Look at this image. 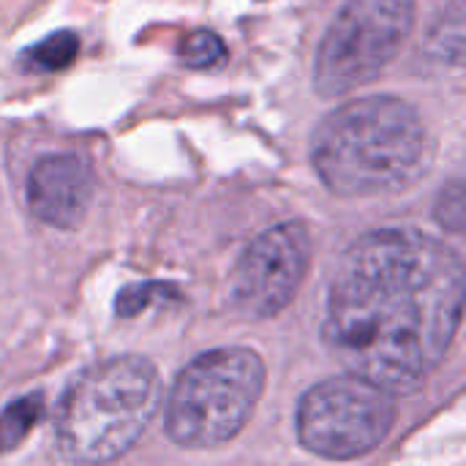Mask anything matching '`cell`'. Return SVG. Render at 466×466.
Masks as SVG:
<instances>
[{"mask_svg":"<svg viewBox=\"0 0 466 466\" xmlns=\"http://www.w3.org/2000/svg\"><path fill=\"white\" fill-rule=\"evenodd\" d=\"M464 292V262L442 240L369 232L333 268L322 339L350 374L393 396L415 393L459 333Z\"/></svg>","mask_w":466,"mask_h":466,"instance_id":"6da1fadb","label":"cell"},{"mask_svg":"<svg viewBox=\"0 0 466 466\" xmlns=\"http://www.w3.org/2000/svg\"><path fill=\"white\" fill-rule=\"evenodd\" d=\"M311 164L344 199L388 197L429 175L434 139L412 104L396 96L352 98L317 126Z\"/></svg>","mask_w":466,"mask_h":466,"instance_id":"7a4b0ae2","label":"cell"},{"mask_svg":"<svg viewBox=\"0 0 466 466\" xmlns=\"http://www.w3.org/2000/svg\"><path fill=\"white\" fill-rule=\"evenodd\" d=\"M161 404L156 366L139 355L101 360L71 380L55 412V445L66 461L104 464L126 456Z\"/></svg>","mask_w":466,"mask_h":466,"instance_id":"3957f363","label":"cell"},{"mask_svg":"<svg viewBox=\"0 0 466 466\" xmlns=\"http://www.w3.org/2000/svg\"><path fill=\"white\" fill-rule=\"evenodd\" d=\"M265 390V363L254 350L227 347L194 358L167 399V434L180 448H218L235 440Z\"/></svg>","mask_w":466,"mask_h":466,"instance_id":"277c9868","label":"cell"},{"mask_svg":"<svg viewBox=\"0 0 466 466\" xmlns=\"http://www.w3.org/2000/svg\"><path fill=\"white\" fill-rule=\"evenodd\" d=\"M415 25V0H347L330 22L314 63L322 96H347L399 55Z\"/></svg>","mask_w":466,"mask_h":466,"instance_id":"5b68a950","label":"cell"},{"mask_svg":"<svg viewBox=\"0 0 466 466\" xmlns=\"http://www.w3.org/2000/svg\"><path fill=\"white\" fill-rule=\"evenodd\" d=\"M396 423V401L385 388L358 377L314 385L298 407V440L322 459L347 461L371 453Z\"/></svg>","mask_w":466,"mask_h":466,"instance_id":"8992f818","label":"cell"},{"mask_svg":"<svg viewBox=\"0 0 466 466\" xmlns=\"http://www.w3.org/2000/svg\"><path fill=\"white\" fill-rule=\"evenodd\" d=\"M311 262V235L303 224L265 229L235 265L229 279L232 306L248 319L284 311L300 289Z\"/></svg>","mask_w":466,"mask_h":466,"instance_id":"52a82bcc","label":"cell"},{"mask_svg":"<svg viewBox=\"0 0 466 466\" xmlns=\"http://www.w3.org/2000/svg\"><path fill=\"white\" fill-rule=\"evenodd\" d=\"M93 191L90 164L71 153L44 156L27 175V208L55 229H74L85 218Z\"/></svg>","mask_w":466,"mask_h":466,"instance_id":"ba28073f","label":"cell"},{"mask_svg":"<svg viewBox=\"0 0 466 466\" xmlns=\"http://www.w3.org/2000/svg\"><path fill=\"white\" fill-rule=\"evenodd\" d=\"M76 52H79V38H76V33H71V30H57V33L41 38L38 44L27 46L25 55H22V63H25V68H30V71H46V74H52V71L68 68V66L74 63Z\"/></svg>","mask_w":466,"mask_h":466,"instance_id":"9c48e42d","label":"cell"},{"mask_svg":"<svg viewBox=\"0 0 466 466\" xmlns=\"http://www.w3.org/2000/svg\"><path fill=\"white\" fill-rule=\"evenodd\" d=\"M41 415H44V399L38 393L14 401L0 415V453L14 451L30 434V429L41 420Z\"/></svg>","mask_w":466,"mask_h":466,"instance_id":"30bf717a","label":"cell"},{"mask_svg":"<svg viewBox=\"0 0 466 466\" xmlns=\"http://www.w3.org/2000/svg\"><path fill=\"white\" fill-rule=\"evenodd\" d=\"M227 57L224 41L213 30H197L180 44V60L188 68H213Z\"/></svg>","mask_w":466,"mask_h":466,"instance_id":"8fae6325","label":"cell"},{"mask_svg":"<svg viewBox=\"0 0 466 466\" xmlns=\"http://www.w3.org/2000/svg\"><path fill=\"white\" fill-rule=\"evenodd\" d=\"M161 295H175V287H167V284H134V287H126L115 300V311L120 317H134L153 298H161Z\"/></svg>","mask_w":466,"mask_h":466,"instance_id":"7c38bea8","label":"cell"},{"mask_svg":"<svg viewBox=\"0 0 466 466\" xmlns=\"http://www.w3.org/2000/svg\"><path fill=\"white\" fill-rule=\"evenodd\" d=\"M437 221L451 232L464 229V186L461 183H453L440 194V199H437Z\"/></svg>","mask_w":466,"mask_h":466,"instance_id":"4fadbf2b","label":"cell"}]
</instances>
